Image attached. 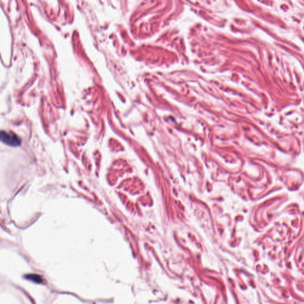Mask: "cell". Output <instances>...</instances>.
<instances>
[{
  "mask_svg": "<svg viewBox=\"0 0 304 304\" xmlns=\"http://www.w3.org/2000/svg\"><path fill=\"white\" fill-rule=\"evenodd\" d=\"M26 278L29 280L34 282L37 283H40L42 282V278L40 275L36 274H30L26 276Z\"/></svg>",
  "mask_w": 304,
  "mask_h": 304,
  "instance_id": "obj_2",
  "label": "cell"
},
{
  "mask_svg": "<svg viewBox=\"0 0 304 304\" xmlns=\"http://www.w3.org/2000/svg\"><path fill=\"white\" fill-rule=\"evenodd\" d=\"M1 141L10 147H18L22 144V139L13 133H8L2 130L0 133Z\"/></svg>",
  "mask_w": 304,
  "mask_h": 304,
  "instance_id": "obj_1",
  "label": "cell"
}]
</instances>
